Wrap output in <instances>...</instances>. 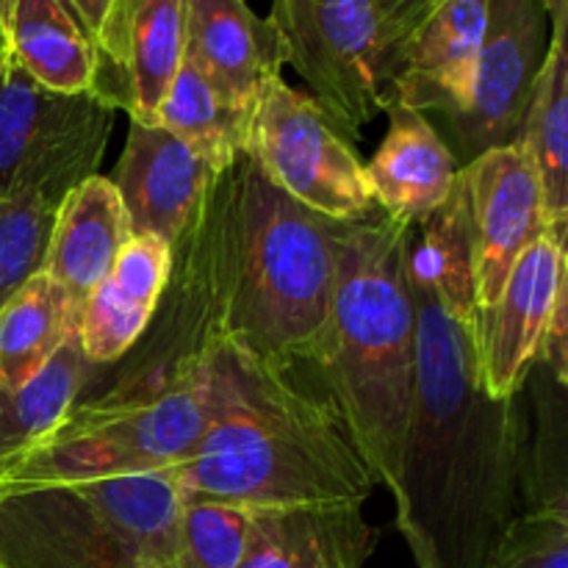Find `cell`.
<instances>
[{"label":"cell","instance_id":"obj_1","mask_svg":"<svg viewBox=\"0 0 568 568\" xmlns=\"http://www.w3.org/2000/svg\"><path fill=\"white\" fill-rule=\"evenodd\" d=\"M416 311V386L405 430L397 530L419 568H488L521 516L525 392L494 399L477 375L475 327L408 264Z\"/></svg>","mask_w":568,"mask_h":568},{"label":"cell","instance_id":"obj_2","mask_svg":"<svg viewBox=\"0 0 568 568\" xmlns=\"http://www.w3.org/2000/svg\"><path fill=\"white\" fill-rule=\"evenodd\" d=\"M172 469L189 497L250 510L364 505L377 488L336 405L227 338L211 358L203 436Z\"/></svg>","mask_w":568,"mask_h":568},{"label":"cell","instance_id":"obj_3","mask_svg":"<svg viewBox=\"0 0 568 568\" xmlns=\"http://www.w3.org/2000/svg\"><path fill=\"white\" fill-rule=\"evenodd\" d=\"M222 336L264 364H311L331 314L338 242L347 222L288 197L250 153L205 189Z\"/></svg>","mask_w":568,"mask_h":568},{"label":"cell","instance_id":"obj_4","mask_svg":"<svg viewBox=\"0 0 568 568\" xmlns=\"http://www.w3.org/2000/svg\"><path fill=\"white\" fill-rule=\"evenodd\" d=\"M410 225L381 205L344 225L336 292L311 366L355 449L394 494L416 386V311L405 275Z\"/></svg>","mask_w":568,"mask_h":568},{"label":"cell","instance_id":"obj_5","mask_svg":"<svg viewBox=\"0 0 568 568\" xmlns=\"http://www.w3.org/2000/svg\"><path fill=\"white\" fill-rule=\"evenodd\" d=\"M205 419L209 377L164 397L87 392L42 444L0 475V497L178 466L197 447Z\"/></svg>","mask_w":568,"mask_h":568},{"label":"cell","instance_id":"obj_6","mask_svg":"<svg viewBox=\"0 0 568 568\" xmlns=\"http://www.w3.org/2000/svg\"><path fill=\"white\" fill-rule=\"evenodd\" d=\"M281 64L294 67L333 125L358 142L392 103L394 55L375 0H272Z\"/></svg>","mask_w":568,"mask_h":568},{"label":"cell","instance_id":"obj_7","mask_svg":"<svg viewBox=\"0 0 568 568\" xmlns=\"http://www.w3.org/2000/svg\"><path fill=\"white\" fill-rule=\"evenodd\" d=\"M116 105L100 92L61 94L0 50V200H61L98 175Z\"/></svg>","mask_w":568,"mask_h":568},{"label":"cell","instance_id":"obj_8","mask_svg":"<svg viewBox=\"0 0 568 568\" xmlns=\"http://www.w3.org/2000/svg\"><path fill=\"white\" fill-rule=\"evenodd\" d=\"M244 153L275 186L331 220H358L375 209L366 164L311 94L288 87L281 70L261 83Z\"/></svg>","mask_w":568,"mask_h":568},{"label":"cell","instance_id":"obj_9","mask_svg":"<svg viewBox=\"0 0 568 568\" xmlns=\"http://www.w3.org/2000/svg\"><path fill=\"white\" fill-rule=\"evenodd\" d=\"M547 50L549 20L541 0H488L469 111L436 122L458 170L486 150L514 142Z\"/></svg>","mask_w":568,"mask_h":568},{"label":"cell","instance_id":"obj_10","mask_svg":"<svg viewBox=\"0 0 568 568\" xmlns=\"http://www.w3.org/2000/svg\"><path fill=\"white\" fill-rule=\"evenodd\" d=\"M469 197L477 311L491 308L510 270L536 239L552 233L530 155L519 142L499 144L460 166Z\"/></svg>","mask_w":568,"mask_h":568},{"label":"cell","instance_id":"obj_11","mask_svg":"<svg viewBox=\"0 0 568 568\" xmlns=\"http://www.w3.org/2000/svg\"><path fill=\"white\" fill-rule=\"evenodd\" d=\"M566 281V244L547 233L519 255L497 303L477 311V375L488 397L503 399L521 392Z\"/></svg>","mask_w":568,"mask_h":568},{"label":"cell","instance_id":"obj_12","mask_svg":"<svg viewBox=\"0 0 568 568\" xmlns=\"http://www.w3.org/2000/svg\"><path fill=\"white\" fill-rule=\"evenodd\" d=\"M3 568H139L131 549L70 486L0 499Z\"/></svg>","mask_w":568,"mask_h":568},{"label":"cell","instance_id":"obj_13","mask_svg":"<svg viewBox=\"0 0 568 568\" xmlns=\"http://www.w3.org/2000/svg\"><path fill=\"white\" fill-rule=\"evenodd\" d=\"M486 9L488 0H438L399 44L392 98L438 122L469 111Z\"/></svg>","mask_w":568,"mask_h":568},{"label":"cell","instance_id":"obj_14","mask_svg":"<svg viewBox=\"0 0 568 568\" xmlns=\"http://www.w3.org/2000/svg\"><path fill=\"white\" fill-rule=\"evenodd\" d=\"M216 172L175 133L131 120L125 150L109 181L120 194L131 233H150L172 247Z\"/></svg>","mask_w":568,"mask_h":568},{"label":"cell","instance_id":"obj_15","mask_svg":"<svg viewBox=\"0 0 568 568\" xmlns=\"http://www.w3.org/2000/svg\"><path fill=\"white\" fill-rule=\"evenodd\" d=\"M172 270V247L150 233H133L109 275L92 288L78 320V342L94 366H114L153 320Z\"/></svg>","mask_w":568,"mask_h":568},{"label":"cell","instance_id":"obj_16","mask_svg":"<svg viewBox=\"0 0 568 568\" xmlns=\"http://www.w3.org/2000/svg\"><path fill=\"white\" fill-rule=\"evenodd\" d=\"M377 541L364 505L261 508L239 568H364Z\"/></svg>","mask_w":568,"mask_h":568},{"label":"cell","instance_id":"obj_17","mask_svg":"<svg viewBox=\"0 0 568 568\" xmlns=\"http://www.w3.org/2000/svg\"><path fill=\"white\" fill-rule=\"evenodd\" d=\"M388 131L366 164L375 203L394 220L416 225L449 197L458 164L433 120L392 98Z\"/></svg>","mask_w":568,"mask_h":568},{"label":"cell","instance_id":"obj_18","mask_svg":"<svg viewBox=\"0 0 568 568\" xmlns=\"http://www.w3.org/2000/svg\"><path fill=\"white\" fill-rule=\"evenodd\" d=\"M131 236V222L114 183L103 175L87 178L55 211L44 272L83 308Z\"/></svg>","mask_w":568,"mask_h":568},{"label":"cell","instance_id":"obj_19","mask_svg":"<svg viewBox=\"0 0 568 568\" xmlns=\"http://www.w3.org/2000/svg\"><path fill=\"white\" fill-rule=\"evenodd\" d=\"M186 55L250 114L264 78L283 70L270 26L247 0H186Z\"/></svg>","mask_w":568,"mask_h":568},{"label":"cell","instance_id":"obj_20","mask_svg":"<svg viewBox=\"0 0 568 568\" xmlns=\"http://www.w3.org/2000/svg\"><path fill=\"white\" fill-rule=\"evenodd\" d=\"M0 50L53 92H100L98 48L59 0H14L0 22Z\"/></svg>","mask_w":568,"mask_h":568},{"label":"cell","instance_id":"obj_21","mask_svg":"<svg viewBox=\"0 0 568 568\" xmlns=\"http://www.w3.org/2000/svg\"><path fill=\"white\" fill-rule=\"evenodd\" d=\"M78 497L120 536L139 568H164L175 547L183 488L172 466L89 480Z\"/></svg>","mask_w":568,"mask_h":568},{"label":"cell","instance_id":"obj_22","mask_svg":"<svg viewBox=\"0 0 568 568\" xmlns=\"http://www.w3.org/2000/svg\"><path fill=\"white\" fill-rule=\"evenodd\" d=\"M566 31H549L544 67L527 98L516 142L530 155L544 194L549 227L558 242L568 233V48Z\"/></svg>","mask_w":568,"mask_h":568},{"label":"cell","instance_id":"obj_23","mask_svg":"<svg viewBox=\"0 0 568 568\" xmlns=\"http://www.w3.org/2000/svg\"><path fill=\"white\" fill-rule=\"evenodd\" d=\"M98 369L100 366L83 355L75 331L53 361L26 386H0V475L20 464L67 419L72 405L92 383H98Z\"/></svg>","mask_w":568,"mask_h":568},{"label":"cell","instance_id":"obj_24","mask_svg":"<svg viewBox=\"0 0 568 568\" xmlns=\"http://www.w3.org/2000/svg\"><path fill=\"white\" fill-rule=\"evenodd\" d=\"M186 59V0H133L125 26L120 109L155 125L161 100Z\"/></svg>","mask_w":568,"mask_h":568},{"label":"cell","instance_id":"obj_25","mask_svg":"<svg viewBox=\"0 0 568 568\" xmlns=\"http://www.w3.org/2000/svg\"><path fill=\"white\" fill-rule=\"evenodd\" d=\"M81 308L48 275L37 272L0 308V386L20 388L37 377L78 331Z\"/></svg>","mask_w":568,"mask_h":568},{"label":"cell","instance_id":"obj_26","mask_svg":"<svg viewBox=\"0 0 568 568\" xmlns=\"http://www.w3.org/2000/svg\"><path fill=\"white\" fill-rule=\"evenodd\" d=\"M527 433L521 453V514L568 519V399L566 386L536 364L525 386Z\"/></svg>","mask_w":568,"mask_h":568},{"label":"cell","instance_id":"obj_27","mask_svg":"<svg viewBox=\"0 0 568 568\" xmlns=\"http://www.w3.org/2000/svg\"><path fill=\"white\" fill-rule=\"evenodd\" d=\"M155 125L183 139L216 170H225L244 150L250 111L220 92L186 55L170 92L161 100Z\"/></svg>","mask_w":568,"mask_h":568},{"label":"cell","instance_id":"obj_28","mask_svg":"<svg viewBox=\"0 0 568 568\" xmlns=\"http://www.w3.org/2000/svg\"><path fill=\"white\" fill-rule=\"evenodd\" d=\"M253 510L183 494L175 547L164 568H239L250 544Z\"/></svg>","mask_w":568,"mask_h":568},{"label":"cell","instance_id":"obj_29","mask_svg":"<svg viewBox=\"0 0 568 568\" xmlns=\"http://www.w3.org/2000/svg\"><path fill=\"white\" fill-rule=\"evenodd\" d=\"M55 211V205L28 194L0 200V308L44 270Z\"/></svg>","mask_w":568,"mask_h":568},{"label":"cell","instance_id":"obj_30","mask_svg":"<svg viewBox=\"0 0 568 568\" xmlns=\"http://www.w3.org/2000/svg\"><path fill=\"white\" fill-rule=\"evenodd\" d=\"M488 568H568V519L549 514L516 516Z\"/></svg>","mask_w":568,"mask_h":568},{"label":"cell","instance_id":"obj_31","mask_svg":"<svg viewBox=\"0 0 568 568\" xmlns=\"http://www.w3.org/2000/svg\"><path fill=\"white\" fill-rule=\"evenodd\" d=\"M133 0H70L78 22L94 42L103 64L100 94L120 109L122 53H125V26Z\"/></svg>","mask_w":568,"mask_h":568},{"label":"cell","instance_id":"obj_32","mask_svg":"<svg viewBox=\"0 0 568 568\" xmlns=\"http://www.w3.org/2000/svg\"><path fill=\"white\" fill-rule=\"evenodd\" d=\"M536 364H541L544 369L552 372L555 381L568 386V281L560 286L558 297H555Z\"/></svg>","mask_w":568,"mask_h":568},{"label":"cell","instance_id":"obj_33","mask_svg":"<svg viewBox=\"0 0 568 568\" xmlns=\"http://www.w3.org/2000/svg\"><path fill=\"white\" fill-rule=\"evenodd\" d=\"M438 0H375L377 11H381L383 28H386L388 44H392V55L397 59L399 44L405 42L416 22L436 6Z\"/></svg>","mask_w":568,"mask_h":568},{"label":"cell","instance_id":"obj_34","mask_svg":"<svg viewBox=\"0 0 568 568\" xmlns=\"http://www.w3.org/2000/svg\"><path fill=\"white\" fill-rule=\"evenodd\" d=\"M544 11H547L549 31H564L568 28V0H541Z\"/></svg>","mask_w":568,"mask_h":568},{"label":"cell","instance_id":"obj_35","mask_svg":"<svg viewBox=\"0 0 568 568\" xmlns=\"http://www.w3.org/2000/svg\"><path fill=\"white\" fill-rule=\"evenodd\" d=\"M11 3H14V0H0V22L6 20V14H9V9H11ZM61 6H64V9H70L72 11V6H70V0H59ZM72 14H75V11H72ZM78 20V17H75ZM83 28V26H81Z\"/></svg>","mask_w":568,"mask_h":568},{"label":"cell","instance_id":"obj_36","mask_svg":"<svg viewBox=\"0 0 568 568\" xmlns=\"http://www.w3.org/2000/svg\"><path fill=\"white\" fill-rule=\"evenodd\" d=\"M0 568H3V564H0Z\"/></svg>","mask_w":568,"mask_h":568},{"label":"cell","instance_id":"obj_37","mask_svg":"<svg viewBox=\"0 0 568 568\" xmlns=\"http://www.w3.org/2000/svg\"><path fill=\"white\" fill-rule=\"evenodd\" d=\"M0 499H3V497H0Z\"/></svg>","mask_w":568,"mask_h":568}]
</instances>
